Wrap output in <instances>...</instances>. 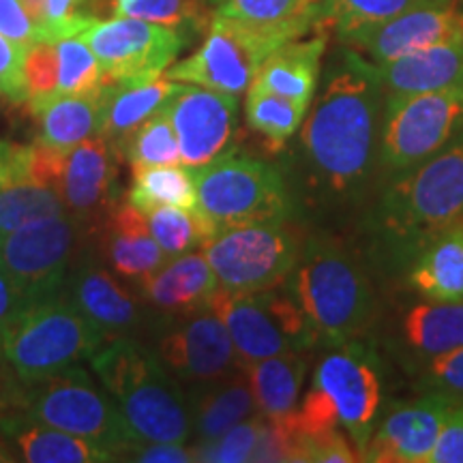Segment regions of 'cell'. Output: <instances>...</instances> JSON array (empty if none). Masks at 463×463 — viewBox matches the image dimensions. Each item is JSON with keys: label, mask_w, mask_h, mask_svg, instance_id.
Here are the masks:
<instances>
[{"label": "cell", "mask_w": 463, "mask_h": 463, "mask_svg": "<svg viewBox=\"0 0 463 463\" xmlns=\"http://www.w3.org/2000/svg\"><path fill=\"white\" fill-rule=\"evenodd\" d=\"M382 95L378 65L345 45L300 125L305 161L326 191L347 194L367 181L380 146Z\"/></svg>", "instance_id": "cell-1"}, {"label": "cell", "mask_w": 463, "mask_h": 463, "mask_svg": "<svg viewBox=\"0 0 463 463\" xmlns=\"http://www.w3.org/2000/svg\"><path fill=\"white\" fill-rule=\"evenodd\" d=\"M89 361L136 439L184 444L194 438L189 395L157 352L133 337H116Z\"/></svg>", "instance_id": "cell-2"}, {"label": "cell", "mask_w": 463, "mask_h": 463, "mask_svg": "<svg viewBox=\"0 0 463 463\" xmlns=\"http://www.w3.org/2000/svg\"><path fill=\"white\" fill-rule=\"evenodd\" d=\"M382 392L380 358L372 345L354 339L331 347L317 363L303 402L288 414L298 444L303 438L341 430L363 459L382 410Z\"/></svg>", "instance_id": "cell-3"}, {"label": "cell", "mask_w": 463, "mask_h": 463, "mask_svg": "<svg viewBox=\"0 0 463 463\" xmlns=\"http://www.w3.org/2000/svg\"><path fill=\"white\" fill-rule=\"evenodd\" d=\"M375 215L382 241L403 258H414L431 239L463 222V133L392 178Z\"/></svg>", "instance_id": "cell-4"}, {"label": "cell", "mask_w": 463, "mask_h": 463, "mask_svg": "<svg viewBox=\"0 0 463 463\" xmlns=\"http://www.w3.org/2000/svg\"><path fill=\"white\" fill-rule=\"evenodd\" d=\"M288 286L317 341L328 347L361 339L375 320L372 281L350 251L331 239L307 241Z\"/></svg>", "instance_id": "cell-5"}, {"label": "cell", "mask_w": 463, "mask_h": 463, "mask_svg": "<svg viewBox=\"0 0 463 463\" xmlns=\"http://www.w3.org/2000/svg\"><path fill=\"white\" fill-rule=\"evenodd\" d=\"M103 344L62 288L22 307L3 337V358L22 384H31L90 358Z\"/></svg>", "instance_id": "cell-6"}, {"label": "cell", "mask_w": 463, "mask_h": 463, "mask_svg": "<svg viewBox=\"0 0 463 463\" xmlns=\"http://www.w3.org/2000/svg\"><path fill=\"white\" fill-rule=\"evenodd\" d=\"M15 408L34 420L86 438L112 453L114 461L136 442L118 405L78 364L24 384L15 392Z\"/></svg>", "instance_id": "cell-7"}, {"label": "cell", "mask_w": 463, "mask_h": 463, "mask_svg": "<svg viewBox=\"0 0 463 463\" xmlns=\"http://www.w3.org/2000/svg\"><path fill=\"white\" fill-rule=\"evenodd\" d=\"M195 172V208L213 232L288 222L289 195L281 174L262 159L230 153Z\"/></svg>", "instance_id": "cell-8"}, {"label": "cell", "mask_w": 463, "mask_h": 463, "mask_svg": "<svg viewBox=\"0 0 463 463\" xmlns=\"http://www.w3.org/2000/svg\"><path fill=\"white\" fill-rule=\"evenodd\" d=\"M208 307L228 326L241 364L283 352H305L317 344L314 328L288 281L245 294L219 288Z\"/></svg>", "instance_id": "cell-9"}, {"label": "cell", "mask_w": 463, "mask_h": 463, "mask_svg": "<svg viewBox=\"0 0 463 463\" xmlns=\"http://www.w3.org/2000/svg\"><path fill=\"white\" fill-rule=\"evenodd\" d=\"M463 133V84L386 97L380 164L391 176L412 170Z\"/></svg>", "instance_id": "cell-10"}, {"label": "cell", "mask_w": 463, "mask_h": 463, "mask_svg": "<svg viewBox=\"0 0 463 463\" xmlns=\"http://www.w3.org/2000/svg\"><path fill=\"white\" fill-rule=\"evenodd\" d=\"M202 251L215 270L219 288L245 294L286 283L303 242L288 222H273L217 232Z\"/></svg>", "instance_id": "cell-11"}, {"label": "cell", "mask_w": 463, "mask_h": 463, "mask_svg": "<svg viewBox=\"0 0 463 463\" xmlns=\"http://www.w3.org/2000/svg\"><path fill=\"white\" fill-rule=\"evenodd\" d=\"M84 234L82 223L65 211L0 236V262L24 305L65 288L69 266Z\"/></svg>", "instance_id": "cell-12"}, {"label": "cell", "mask_w": 463, "mask_h": 463, "mask_svg": "<svg viewBox=\"0 0 463 463\" xmlns=\"http://www.w3.org/2000/svg\"><path fill=\"white\" fill-rule=\"evenodd\" d=\"M281 45L275 34L213 14L202 48L170 65L165 75L174 82L204 86L239 97L251 86L260 65Z\"/></svg>", "instance_id": "cell-13"}, {"label": "cell", "mask_w": 463, "mask_h": 463, "mask_svg": "<svg viewBox=\"0 0 463 463\" xmlns=\"http://www.w3.org/2000/svg\"><path fill=\"white\" fill-rule=\"evenodd\" d=\"M80 37L99 61L108 84L164 75L187 43V34L176 28L125 15L97 22Z\"/></svg>", "instance_id": "cell-14"}, {"label": "cell", "mask_w": 463, "mask_h": 463, "mask_svg": "<svg viewBox=\"0 0 463 463\" xmlns=\"http://www.w3.org/2000/svg\"><path fill=\"white\" fill-rule=\"evenodd\" d=\"M157 356L189 391L222 380L242 367L228 326L211 307L172 316L159 333Z\"/></svg>", "instance_id": "cell-15"}, {"label": "cell", "mask_w": 463, "mask_h": 463, "mask_svg": "<svg viewBox=\"0 0 463 463\" xmlns=\"http://www.w3.org/2000/svg\"><path fill=\"white\" fill-rule=\"evenodd\" d=\"M165 109L176 131L183 165L200 170L232 150L239 127V97L178 82Z\"/></svg>", "instance_id": "cell-16"}, {"label": "cell", "mask_w": 463, "mask_h": 463, "mask_svg": "<svg viewBox=\"0 0 463 463\" xmlns=\"http://www.w3.org/2000/svg\"><path fill=\"white\" fill-rule=\"evenodd\" d=\"M116 159V148L101 136H92L67 150L61 198L86 234H99L118 206Z\"/></svg>", "instance_id": "cell-17"}, {"label": "cell", "mask_w": 463, "mask_h": 463, "mask_svg": "<svg viewBox=\"0 0 463 463\" xmlns=\"http://www.w3.org/2000/svg\"><path fill=\"white\" fill-rule=\"evenodd\" d=\"M455 399L439 391H425L414 402L397 405L372 433L363 461L427 463Z\"/></svg>", "instance_id": "cell-18"}, {"label": "cell", "mask_w": 463, "mask_h": 463, "mask_svg": "<svg viewBox=\"0 0 463 463\" xmlns=\"http://www.w3.org/2000/svg\"><path fill=\"white\" fill-rule=\"evenodd\" d=\"M463 37V0L425 5L352 39L350 48L382 65L410 52Z\"/></svg>", "instance_id": "cell-19"}, {"label": "cell", "mask_w": 463, "mask_h": 463, "mask_svg": "<svg viewBox=\"0 0 463 463\" xmlns=\"http://www.w3.org/2000/svg\"><path fill=\"white\" fill-rule=\"evenodd\" d=\"M65 294L103 335L106 344L116 337H133L144 322L142 303L131 289L116 281L108 269L89 260L75 264L67 275Z\"/></svg>", "instance_id": "cell-20"}, {"label": "cell", "mask_w": 463, "mask_h": 463, "mask_svg": "<svg viewBox=\"0 0 463 463\" xmlns=\"http://www.w3.org/2000/svg\"><path fill=\"white\" fill-rule=\"evenodd\" d=\"M101 251L116 277L140 289L161 266L170 262L150 234L146 215L136 206L118 204L99 230Z\"/></svg>", "instance_id": "cell-21"}, {"label": "cell", "mask_w": 463, "mask_h": 463, "mask_svg": "<svg viewBox=\"0 0 463 463\" xmlns=\"http://www.w3.org/2000/svg\"><path fill=\"white\" fill-rule=\"evenodd\" d=\"M0 439L14 444V461L28 463H106L112 453L90 439L73 436L34 420L24 410L7 412L0 419Z\"/></svg>", "instance_id": "cell-22"}, {"label": "cell", "mask_w": 463, "mask_h": 463, "mask_svg": "<svg viewBox=\"0 0 463 463\" xmlns=\"http://www.w3.org/2000/svg\"><path fill=\"white\" fill-rule=\"evenodd\" d=\"M219 289V281L204 251H189L161 266L140 288L144 303L161 316H183L204 309Z\"/></svg>", "instance_id": "cell-23"}, {"label": "cell", "mask_w": 463, "mask_h": 463, "mask_svg": "<svg viewBox=\"0 0 463 463\" xmlns=\"http://www.w3.org/2000/svg\"><path fill=\"white\" fill-rule=\"evenodd\" d=\"M326 43V24L317 26L309 39L300 37L283 43L260 65L251 86L311 106Z\"/></svg>", "instance_id": "cell-24"}, {"label": "cell", "mask_w": 463, "mask_h": 463, "mask_svg": "<svg viewBox=\"0 0 463 463\" xmlns=\"http://www.w3.org/2000/svg\"><path fill=\"white\" fill-rule=\"evenodd\" d=\"M384 95H419L463 84V37L378 65Z\"/></svg>", "instance_id": "cell-25"}, {"label": "cell", "mask_w": 463, "mask_h": 463, "mask_svg": "<svg viewBox=\"0 0 463 463\" xmlns=\"http://www.w3.org/2000/svg\"><path fill=\"white\" fill-rule=\"evenodd\" d=\"M191 403V419H194L195 442L215 439L239 425L249 416L258 414L256 399L249 386L245 369L225 375V378L187 391Z\"/></svg>", "instance_id": "cell-26"}, {"label": "cell", "mask_w": 463, "mask_h": 463, "mask_svg": "<svg viewBox=\"0 0 463 463\" xmlns=\"http://www.w3.org/2000/svg\"><path fill=\"white\" fill-rule=\"evenodd\" d=\"M176 86L178 82H174L165 73L148 80L106 84L103 86L99 136L116 146L148 116L159 112L174 95Z\"/></svg>", "instance_id": "cell-27"}, {"label": "cell", "mask_w": 463, "mask_h": 463, "mask_svg": "<svg viewBox=\"0 0 463 463\" xmlns=\"http://www.w3.org/2000/svg\"><path fill=\"white\" fill-rule=\"evenodd\" d=\"M408 281L425 300H463V222L450 225L416 253Z\"/></svg>", "instance_id": "cell-28"}, {"label": "cell", "mask_w": 463, "mask_h": 463, "mask_svg": "<svg viewBox=\"0 0 463 463\" xmlns=\"http://www.w3.org/2000/svg\"><path fill=\"white\" fill-rule=\"evenodd\" d=\"M215 14L275 34L281 43L324 24V0H213Z\"/></svg>", "instance_id": "cell-29"}, {"label": "cell", "mask_w": 463, "mask_h": 463, "mask_svg": "<svg viewBox=\"0 0 463 463\" xmlns=\"http://www.w3.org/2000/svg\"><path fill=\"white\" fill-rule=\"evenodd\" d=\"M258 412L266 419H283L298 408L307 375L303 352H283L262 361L242 364Z\"/></svg>", "instance_id": "cell-30"}, {"label": "cell", "mask_w": 463, "mask_h": 463, "mask_svg": "<svg viewBox=\"0 0 463 463\" xmlns=\"http://www.w3.org/2000/svg\"><path fill=\"white\" fill-rule=\"evenodd\" d=\"M402 341L422 363L463 345V300H425L402 317Z\"/></svg>", "instance_id": "cell-31"}, {"label": "cell", "mask_w": 463, "mask_h": 463, "mask_svg": "<svg viewBox=\"0 0 463 463\" xmlns=\"http://www.w3.org/2000/svg\"><path fill=\"white\" fill-rule=\"evenodd\" d=\"M103 89L95 95H58L33 112L42 120L39 140L58 150H71L80 142L99 136Z\"/></svg>", "instance_id": "cell-32"}, {"label": "cell", "mask_w": 463, "mask_h": 463, "mask_svg": "<svg viewBox=\"0 0 463 463\" xmlns=\"http://www.w3.org/2000/svg\"><path fill=\"white\" fill-rule=\"evenodd\" d=\"M127 202L144 215L159 206L195 208V172L187 165L133 167V183Z\"/></svg>", "instance_id": "cell-33"}, {"label": "cell", "mask_w": 463, "mask_h": 463, "mask_svg": "<svg viewBox=\"0 0 463 463\" xmlns=\"http://www.w3.org/2000/svg\"><path fill=\"white\" fill-rule=\"evenodd\" d=\"M447 0H324V24L337 33L341 43H350L358 34L386 24L395 17L425 5Z\"/></svg>", "instance_id": "cell-34"}, {"label": "cell", "mask_w": 463, "mask_h": 463, "mask_svg": "<svg viewBox=\"0 0 463 463\" xmlns=\"http://www.w3.org/2000/svg\"><path fill=\"white\" fill-rule=\"evenodd\" d=\"M114 148L118 157H123L131 167L183 165L176 131H174L165 106L148 116Z\"/></svg>", "instance_id": "cell-35"}, {"label": "cell", "mask_w": 463, "mask_h": 463, "mask_svg": "<svg viewBox=\"0 0 463 463\" xmlns=\"http://www.w3.org/2000/svg\"><path fill=\"white\" fill-rule=\"evenodd\" d=\"M307 109H309L307 103L288 99V97L275 95V92L256 89V86L247 89V125L266 137L275 148H281L300 129Z\"/></svg>", "instance_id": "cell-36"}, {"label": "cell", "mask_w": 463, "mask_h": 463, "mask_svg": "<svg viewBox=\"0 0 463 463\" xmlns=\"http://www.w3.org/2000/svg\"><path fill=\"white\" fill-rule=\"evenodd\" d=\"M146 223L167 260L202 249L211 236H215L211 223L202 217L198 208L159 206L146 213Z\"/></svg>", "instance_id": "cell-37"}, {"label": "cell", "mask_w": 463, "mask_h": 463, "mask_svg": "<svg viewBox=\"0 0 463 463\" xmlns=\"http://www.w3.org/2000/svg\"><path fill=\"white\" fill-rule=\"evenodd\" d=\"M65 211V202L54 189L31 181L7 184L0 189V236Z\"/></svg>", "instance_id": "cell-38"}, {"label": "cell", "mask_w": 463, "mask_h": 463, "mask_svg": "<svg viewBox=\"0 0 463 463\" xmlns=\"http://www.w3.org/2000/svg\"><path fill=\"white\" fill-rule=\"evenodd\" d=\"M56 48L61 62L58 95H95L108 84L99 61L80 34L58 39Z\"/></svg>", "instance_id": "cell-39"}, {"label": "cell", "mask_w": 463, "mask_h": 463, "mask_svg": "<svg viewBox=\"0 0 463 463\" xmlns=\"http://www.w3.org/2000/svg\"><path fill=\"white\" fill-rule=\"evenodd\" d=\"M118 15L137 17L181 33L189 28L200 31L213 20L206 0H118Z\"/></svg>", "instance_id": "cell-40"}, {"label": "cell", "mask_w": 463, "mask_h": 463, "mask_svg": "<svg viewBox=\"0 0 463 463\" xmlns=\"http://www.w3.org/2000/svg\"><path fill=\"white\" fill-rule=\"evenodd\" d=\"M264 431V414H253L234 425L222 436L208 442H195L194 459L208 463H242L253 461L258 442Z\"/></svg>", "instance_id": "cell-41"}, {"label": "cell", "mask_w": 463, "mask_h": 463, "mask_svg": "<svg viewBox=\"0 0 463 463\" xmlns=\"http://www.w3.org/2000/svg\"><path fill=\"white\" fill-rule=\"evenodd\" d=\"M58 73L61 62L56 42H34L28 45L24 54V84L31 109L58 95Z\"/></svg>", "instance_id": "cell-42"}, {"label": "cell", "mask_w": 463, "mask_h": 463, "mask_svg": "<svg viewBox=\"0 0 463 463\" xmlns=\"http://www.w3.org/2000/svg\"><path fill=\"white\" fill-rule=\"evenodd\" d=\"M45 20L42 42H58L65 37H78L95 22L89 15V0H43Z\"/></svg>", "instance_id": "cell-43"}, {"label": "cell", "mask_w": 463, "mask_h": 463, "mask_svg": "<svg viewBox=\"0 0 463 463\" xmlns=\"http://www.w3.org/2000/svg\"><path fill=\"white\" fill-rule=\"evenodd\" d=\"M419 389L439 391L463 402V345L422 363Z\"/></svg>", "instance_id": "cell-44"}, {"label": "cell", "mask_w": 463, "mask_h": 463, "mask_svg": "<svg viewBox=\"0 0 463 463\" xmlns=\"http://www.w3.org/2000/svg\"><path fill=\"white\" fill-rule=\"evenodd\" d=\"M356 463L363 461L354 442L345 431L333 430L314 438H303L298 444V463Z\"/></svg>", "instance_id": "cell-45"}, {"label": "cell", "mask_w": 463, "mask_h": 463, "mask_svg": "<svg viewBox=\"0 0 463 463\" xmlns=\"http://www.w3.org/2000/svg\"><path fill=\"white\" fill-rule=\"evenodd\" d=\"M28 45L15 43L0 34V92L11 101H26L24 54Z\"/></svg>", "instance_id": "cell-46"}, {"label": "cell", "mask_w": 463, "mask_h": 463, "mask_svg": "<svg viewBox=\"0 0 463 463\" xmlns=\"http://www.w3.org/2000/svg\"><path fill=\"white\" fill-rule=\"evenodd\" d=\"M65 164H67V153L65 150H58L54 146L37 140L31 146V164H28V174H31V181L42 184V187L54 189L56 194H61L62 187V176H65Z\"/></svg>", "instance_id": "cell-47"}, {"label": "cell", "mask_w": 463, "mask_h": 463, "mask_svg": "<svg viewBox=\"0 0 463 463\" xmlns=\"http://www.w3.org/2000/svg\"><path fill=\"white\" fill-rule=\"evenodd\" d=\"M427 463H463V402L449 410Z\"/></svg>", "instance_id": "cell-48"}, {"label": "cell", "mask_w": 463, "mask_h": 463, "mask_svg": "<svg viewBox=\"0 0 463 463\" xmlns=\"http://www.w3.org/2000/svg\"><path fill=\"white\" fill-rule=\"evenodd\" d=\"M120 461H140V463H189L194 459V450L176 442H148L136 439L125 450Z\"/></svg>", "instance_id": "cell-49"}, {"label": "cell", "mask_w": 463, "mask_h": 463, "mask_svg": "<svg viewBox=\"0 0 463 463\" xmlns=\"http://www.w3.org/2000/svg\"><path fill=\"white\" fill-rule=\"evenodd\" d=\"M0 34L22 45L39 42V33L22 0H0Z\"/></svg>", "instance_id": "cell-50"}, {"label": "cell", "mask_w": 463, "mask_h": 463, "mask_svg": "<svg viewBox=\"0 0 463 463\" xmlns=\"http://www.w3.org/2000/svg\"><path fill=\"white\" fill-rule=\"evenodd\" d=\"M24 307L20 292H17L15 283L11 281L7 270H5L3 262H0V354H3V337L9 331L11 322L15 320V316L20 314V309Z\"/></svg>", "instance_id": "cell-51"}, {"label": "cell", "mask_w": 463, "mask_h": 463, "mask_svg": "<svg viewBox=\"0 0 463 463\" xmlns=\"http://www.w3.org/2000/svg\"><path fill=\"white\" fill-rule=\"evenodd\" d=\"M14 405H15V395H7L5 386L0 384V419H3V416L9 412V408H14Z\"/></svg>", "instance_id": "cell-52"}, {"label": "cell", "mask_w": 463, "mask_h": 463, "mask_svg": "<svg viewBox=\"0 0 463 463\" xmlns=\"http://www.w3.org/2000/svg\"><path fill=\"white\" fill-rule=\"evenodd\" d=\"M7 461H14V457H11V450L7 449V444L0 439V463H7Z\"/></svg>", "instance_id": "cell-53"}, {"label": "cell", "mask_w": 463, "mask_h": 463, "mask_svg": "<svg viewBox=\"0 0 463 463\" xmlns=\"http://www.w3.org/2000/svg\"><path fill=\"white\" fill-rule=\"evenodd\" d=\"M206 3H211V5H213V0H206Z\"/></svg>", "instance_id": "cell-54"}]
</instances>
